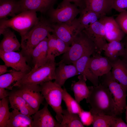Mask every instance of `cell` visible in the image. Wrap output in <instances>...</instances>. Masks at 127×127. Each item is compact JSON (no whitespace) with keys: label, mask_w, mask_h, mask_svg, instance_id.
<instances>
[{"label":"cell","mask_w":127,"mask_h":127,"mask_svg":"<svg viewBox=\"0 0 127 127\" xmlns=\"http://www.w3.org/2000/svg\"><path fill=\"white\" fill-rule=\"evenodd\" d=\"M3 38L0 43V51L7 52L19 50L21 44L14 32L10 28L0 29V35Z\"/></svg>","instance_id":"e0dca14e"},{"label":"cell","mask_w":127,"mask_h":127,"mask_svg":"<svg viewBox=\"0 0 127 127\" xmlns=\"http://www.w3.org/2000/svg\"><path fill=\"white\" fill-rule=\"evenodd\" d=\"M39 86L40 92L55 113L56 119L60 123L63 119L62 103L63 89L52 81L41 84Z\"/></svg>","instance_id":"8992f818"},{"label":"cell","mask_w":127,"mask_h":127,"mask_svg":"<svg viewBox=\"0 0 127 127\" xmlns=\"http://www.w3.org/2000/svg\"><path fill=\"white\" fill-rule=\"evenodd\" d=\"M63 100L66 104L67 109L71 113L78 115L83 110L79 103L67 92L65 88L63 89Z\"/></svg>","instance_id":"1f68e13d"},{"label":"cell","mask_w":127,"mask_h":127,"mask_svg":"<svg viewBox=\"0 0 127 127\" xmlns=\"http://www.w3.org/2000/svg\"><path fill=\"white\" fill-rule=\"evenodd\" d=\"M58 0H20L21 12L25 11L39 12L45 13Z\"/></svg>","instance_id":"9a60e30c"},{"label":"cell","mask_w":127,"mask_h":127,"mask_svg":"<svg viewBox=\"0 0 127 127\" xmlns=\"http://www.w3.org/2000/svg\"><path fill=\"white\" fill-rule=\"evenodd\" d=\"M56 65L55 60H48L46 63L39 67L32 68L30 71L15 83L13 87L40 92V85L55 79Z\"/></svg>","instance_id":"7a4b0ae2"},{"label":"cell","mask_w":127,"mask_h":127,"mask_svg":"<svg viewBox=\"0 0 127 127\" xmlns=\"http://www.w3.org/2000/svg\"><path fill=\"white\" fill-rule=\"evenodd\" d=\"M96 53L94 43L82 31L74 38L69 49L63 54L60 62L73 64L84 56H91Z\"/></svg>","instance_id":"277c9868"},{"label":"cell","mask_w":127,"mask_h":127,"mask_svg":"<svg viewBox=\"0 0 127 127\" xmlns=\"http://www.w3.org/2000/svg\"><path fill=\"white\" fill-rule=\"evenodd\" d=\"M48 105L46 103L42 109L32 115L33 127H61L49 111Z\"/></svg>","instance_id":"4fadbf2b"},{"label":"cell","mask_w":127,"mask_h":127,"mask_svg":"<svg viewBox=\"0 0 127 127\" xmlns=\"http://www.w3.org/2000/svg\"><path fill=\"white\" fill-rule=\"evenodd\" d=\"M80 11L74 4L67 0H63L56 8L53 7L47 12L48 19L54 24L71 22L76 18Z\"/></svg>","instance_id":"52a82bcc"},{"label":"cell","mask_w":127,"mask_h":127,"mask_svg":"<svg viewBox=\"0 0 127 127\" xmlns=\"http://www.w3.org/2000/svg\"><path fill=\"white\" fill-rule=\"evenodd\" d=\"M39 19L35 12L23 11L10 19H0V29L11 28L19 32L21 37L36 24Z\"/></svg>","instance_id":"5b68a950"},{"label":"cell","mask_w":127,"mask_h":127,"mask_svg":"<svg viewBox=\"0 0 127 127\" xmlns=\"http://www.w3.org/2000/svg\"><path fill=\"white\" fill-rule=\"evenodd\" d=\"M9 91L5 89L0 87V99H1L9 96Z\"/></svg>","instance_id":"ab89813d"},{"label":"cell","mask_w":127,"mask_h":127,"mask_svg":"<svg viewBox=\"0 0 127 127\" xmlns=\"http://www.w3.org/2000/svg\"><path fill=\"white\" fill-rule=\"evenodd\" d=\"M99 83L107 87L114 97L117 106L123 113L127 106V91L113 77L110 71L100 77Z\"/></svg>","instance_id":"ba28073f"},{"label":"cell","mask_w":127,"mask_h":127,"mask_svg":"<svg viewBox=\"0 0 127 127\" xmlns=\"http://www.w3.org/2000/svg\"><path fill=\"white\" fill-rule=\"evenodd\" d=\"M21 12L19 1L16 0H0V19L12 17Z\"/></svg>","instance_id":"83f0119b"},{"label":"cell","mask_w":127,"mask_h":127,"mask_svg":"<svg viewBox=\"0 0 127 127\" xmlns=\"http://www.w3.org/2000/svg\"><path fill=\"white\" fill-rule=\"evenodd\" d=\"M99 20L104 26L106 39L108 42L114 40L121 41L123 38L125 34L113 17L105 16L101 17Z\"/></svg>","instance_id":"7c38bea8"},{"label":"cell","mask_w":127,"mask_h":127,"mask_svg":"<svg viewBox=\"0 0 127 127\" xmlns=\"http://www.w3.org/2000/svg\"><path fill=\"white\" fill-rule=\"evenodd\" d=\"M91 56L89 59L88 65L95 75L100 77L111 71V62L106 57L97 53Z\"/></svg>","instance_id":"5bb4252c"},{"label":"cell","mask_w":127,"mask_h":127,"mask_svg":"<svg viewBox=\"0 0 127 127\" xmlns=\"http://www.w3.org/2000/svg\"><path fill=\"white\" fill-rule=\"evenodd\" d=\"M10 108L19 111L26 115L31 116L36 112L20 95L18 94L15 89H12L9 91L8 96Z\"/></svg>","instance_id":"d6986e66"},{"label":"cell","mask_w":127,"mask_h":127,"mask_svg":"<svg viewBox=\"0 0 127 127\" xmlns=\"http://www.w3.org/2000/svg\"><path fill=\"white\" fill-rule=\"evenodd\" d=\"M28 73L12 69L9 72L0 76V87L12 90L13 86Z\"/></svg>","instance_id":"f1b7e54d"},{"label":"cell","mask_w":127,"mask_h":127,"mask_svg":"<svg viewBox=\"0 0 127 127\" xmlns=\"http://www.w3.org/2000/svg\"><path fill=\"white\" fill-rule=\"evenodd\" d=\"M125 119L126 123L127 124V105L125 109Z\"/></svg>","instance_id":"7bdbcfd3"},{"label":"cell","mask_w":127,"mask_h":127,"mask_svg":"<svg viewBox=\"0 0 127 127\" xmlns=\"http://www.w3.org/2000/svg\"><path fill=\"white\" fill-rule=\"evenodd\" d=\"M75 66L73 64H67L60 62L55 71L54 82L61 87L69 78L79 75Z\"/></svg>","instance_id":"ac0fdd59"},{"label":"cell","mask_w":127,"mask_h":127,"mask_svg":"<svg viewBox=\"0 0 127 127\" xmlns=\"http://www.w3.org/2000/svg\"><path fill=\"white\" fill-rule=\"evenodd\" d=\"M113 127H127V124L123 121L121 118L116 117Z\"/></svg>","instance_id":"74e56055"},{"label":"cell","mask_w":127,"mask_h":127,"mask_svg":"<svg viewBox=\"0 0 127 127\" xmlns=\"http://www.w3.org/2000/svg\"><path fill=\"white\" fill-rule=\"evenodd\" d=\"M78 115L81 121L84 126H88L92 124L93 117L90 111H85L83 110Z\"/></svg>","instance_id":"d590c367"},{"label":"cell","mask_w":127,"mask_h":127,"mask_svg":"<svg viewBox=\"0 0 127 127\" xmlns=\"http://www.w3.org/2000/svg\"><path fill=\"white\" fill-rule=\"evenodd\" d=\"M115 19L122 30L127 36V11L120 13Z\"/></svg>","instance_id":"e575fe53"},{"label":"cell","mask_w":127,"mask_h":127,"mask_svg":"<svg viewBox=\"0 0 127 127\" xmlns=\"http://www.w3.org/2000/svg\"><path fill=\"white\" fill-rule=\"evenodd\" d=\"M67 0L71 2H73L80 9H83L85 8V5L84 0Z\"/></svg>","instance_id":"f35d334b"},{"label":"cell","mask_w":127,"mask_h":127,"mask_svg":"<svg viewBox=\"0 0 127 127\" xmlns=\"http://www.w3.org/2000/svg\"><path fill=\"white\" fill-rule=\"evenodd\" d=\"M63 119L60 123L61 127H84L78 114L63 109Z\"/></svg>","instance_id":"4dcf8cb0"},{"label":"cell","mask_w":127,"mask_h":127,"mask_svg":"<svg viewBox=\"0 0 127 127\" xmlns=\"http://www.w3.org/2000/svg\"><path fill=\"white\" fill-rule=\"evenodd\" d=\"M124 44L125 52L122 59L127 63V36Z\"/></svg>","instance_id":"b9f144b4"},{"label":"cell","mask_w":127,"mask_h":127,"mask_svg":"<svg viewBox=\"0 0 127 127\" xmlns=\"http://www.w3.org/2000/svg\"><path fill=\"white\" fill-rule=\"evenodd\" d=\"M52 34L70 46L74 38L82 31L78 18L67 23L52 24Z\"/></svg>","instance_id":"9c48e42d"},{"label":"cell","mask_w":127,"mask_h":127,"mask_svg":"<svg viewBox=\"0 0 127 127\" xmlns=\"http://www.w3.org/2000/svg\"><path fill=\"white\" fill-rule=\"evenodd\" d=\"M80 10L78 19L82 31L98 21L101 17L97 13L86 8Z\"/></svg>","instance_id":"f546056e"},{"label":"cell","mask_w":127,"mask_h":127,"mask_svg":"<svg viewBox=\"0 0 127 127\" xmlns=\"http://www.w3.org/2000/svg\"><path fill=\"white\" fill-rule=\"evenodd\" d=\"M88 95L86 99L92 114L118 117L122 113L116 105L108 88L99 83L96 86H88Z\"/></svg>","instance_id":"6da1fadb"},{"label":"cell","mask_w":127,"mask_h":127,"mask_svg":"<svg viewBox=\"0 0 127 127\" xmlns=\"http://www.w3.org/2000/svg\"><path fill=\"white\" fill-rule=\"evenodd\" d=\"M6 127H33V119L31 116L13 110L10 112Z\"/></svg>","instance_id":"4316f807"},{"label":"cell","mask_w":127,"mask_h":127,"mask_svg":"<svg viewBox=\"0 0 127 127\" xmlns=\"http://www.w3.org/2000/svg\"><path fill=\"white\" fill-rule=\"evenodd\" d=\"M112 9L120 13L127 11V0H112Z\"/></svg>","instance_id":"8d00e7d4"},{"label":"cell","mask_w":127,"mask_h":127,"mask_svg":"<svg viewBox=\"0 0 127 127\" xmlns=\"http://www.w3.org/2000/svg\"><path fill=\"white\" fill-rule=\"evenodd\" d=\"M83 31L94 43L97 53L101 54L107 43L103 24L98 20Z\"/></svg>","instance_id":"8fae6325"},{"label":"cell","mask_w":127,"mask_h":127,"mask_svg":"<svg viewBox=\"0 0 127 127\" xmlns=\"http://www.w3.org/2000/svg\"><path fill=\"white\" fill-rule=\"evenodd\" d=\"M0 57L8 67L16 71L28 73L32 69L27 64V59L20 52L0 51Z\"/></svg>","instance_id":"30bf717a"},{"label":"cell","mask_w":127,"mask_h":127,"mask_svg":"<svg viewBox=\"0 0 127 127\" xmlns=\"http://www.w3.org/2000/svg\"><path fill=\"white\" fill-rule=\"evenodd\" d=\"M47 37L40 42L33 49L31 55V61L33 65L32 68H37L48 61Z\"/></svg>","instance_id":"44dd1931"},{"label":"cell","mask_w":127,"mask_h":127,"mask_svg":"<svg viewBox=\"0 0 127 127\" xmlns=\"http://www.w3.org/2000/svg\"><path fill=\"white\" fill-rule=\"evenodd\" d=\"M15 90L36 111L39 110L44 99L40 92L17 87Z\"/></svg>","instance_id":"7402d4cb"},{"label":"cell","mask_w":127,"mask_h":127,"mask_svg":"<svg viewBox=\"0 0 127 127\" xmlns=\"http://www.w3.org/2000/svg\"><path fill=\"white\" fill-rule=\"evenodd\" d=\"M93 127H113L115 117L107 115H93Z\"/></svg>","instance_id":"d6a6232c"},{"label":"cell","mask_w":127,"mask_h":127,"mask_svg":"<svg viewBox=\"0 0 127 127\" xmlns=\"http://www.w3.org/2000/svg\"><path fill=\"white\" fill-rule=\"evenodd\" d=\"M91 56H84L76 61L73 64L75 66L80 75L85 77L92 83L93 86H98L99 83V77L95 75L92 71L88 66V61Z\"/></svg>","instance_id":"603a6c76"},{"label":"cell","mask_w":127,"mask_h":127,"mask_svg":"<svg viewBox=\"0 0 127 127\" xmlns=\"http://www.w3.org/2000/svg\"><path fill=\"white\" fill-rule=\"evenodd\" d=\"M103 51L105 56L110 61L122 57L125 52L124 43L121 41L114 40L107 43L104 46Z\"/></svg>","instance_id":"d4e9b609"},{"label":"cell","mask_w":127,"mask_h":127,"mask_svg":"<svg viewBox=\"0 0 127 127\" xmlns=\"http://www.w3.org/2000/svg\"><path fill=\"white\" fill-rule=\"evenodd\" d=\"M52 24L48 19L41 16L38 22L24 35L21 37L20 51L27 60H31L32 52L35 48L52 32Z\"/></svg>","instance_id":"3957f363"},{"label":"cell","mask_w":127,"mask_h":127,"mask_svg":"<svg viewBox=\"0 0 127 127\" xmlns=\"http://www.w3.org/2000/svg\"><path fill=\"white\" fill-rule=\"evenodd\" d=\"M85 8L100 15L101 17L111 12L112 0H84Z\"/></svg>","instance_id":"cb8c5ba5"},{"label":"cell","mask_w":127,"mask_h":127,"mask_svg":"<svg viewBox=\"0 0 127 127\" xmlns=\"http://www.w3.org/2000/svg\"><path fill=\"white\" fill-rule=\"evenodd\" d=\"M8 97L0 100V127H6L10 116Z\"/></svg>","instance_id":"836d02e7"},{"label":"cell","mask_w":127,"mask_h":127,"mask_svg":"<svg viewBox=\"0 0 127 127\" xmlns=\"http://www.w3.org/2000/svg\"><path fill=\"white\" fill-rule=\"evenodd\" d=\"M110 61L113 77L127 91V63L119 58Z\"/></svg>","instance_id":"ffe728a7"},{"label":"cell","mask_w":127,"mask_h":127,"mask_svg":"<svg viewBox=\"0 0 127 127\" xmlns=\"http://www.w3.org/2000/svg\"><path fill=\"white\" fill-rule=\"evenodd\" d=\"M48 39V60H55V58L63 54L69 49L70 46L54 34L49 33Z\"/></svg>","instance_id":"2e32d148"},{"label":"cell","mask_w":127,"mask_h":127,"mask_svg":"<svg viewBox=\"0 0 127 127\" xmlns=\"http://www.w3.org/2000/svg\"><path fill=\"white\" fill-rule=\"evenodd\" d=\"M8 67L5 64L0 65V75L4 74L10 71V70H8Z\"/></svg>","instance_id":"60d3db41"},{"label":"cell","mask_w":127,"mask_h":127,"mask_svg":"<svg viewBox=\"0 0 127 127\" xmlns=\"http://www.w3.org/2000/svg\"><path fill=\"white\" fill-rule=\"evenodd\" d=\"M77 81H72L71 88L74 93L75 99L79 103L87 97L89 90L86 83L87 79L86 78L81 75H79Z\"/></svg>","instance_id":"484cf974"}]
</instances>
